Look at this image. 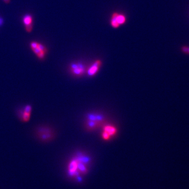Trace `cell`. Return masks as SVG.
Wrapping results in <instances>:
<instances>
[{"instance_id": "3957f363", "label": "cell", "mask_w": 189, "mask_h": 189, "mask_svg": "<svg viewBox=\"0 0 189 189\" xmlns=\"http://www.w3.org/2000/svg\"><path fill=\"white\" fill-rule=\"evenodd\" d=\"M32 108L30 105L25 106L24 108H22L21 110L18 112V117L20 118L22 122H26L30 120Z\"/></svg>"}, {"instance_id": "2e32d148", "label": "cell", "mask_w": 189, "mask_h": 189, "mask_svg": "<svg viewBox=\"0 0 189 189\" xmlns=\"http://www.w3.org/2000/svg\"><path fill=\"white\" fill-rule=\"evenodd\" d=\"M2 22H3V20H2V19L0 18V25H1V24H2Z\"/></svg>"}, {"instance_id": "5b68a950", "label": "cell", "mask_w": 189, "mask_h": 189, "mask_svg": "<svg viewBox=\"0 0 189 189\" xmlns=\"http://www.w3.org/2000/svg\"><path fill=\"white\" fill-rule=\"evenodd\" d=\"M78 171V160L77 158L72 159L68 165L69 174L71 176H76Z\"/></svg>"}, {"instance_id": "7c38bea8", "label": "cell", "mask_w": 189, "mask_h": 189, "mask_svg": "<svg viewBox=\"0 0 189 189\" xmlns=\"http://www.w3.org/2000/svg\"><path fill=\"white\" fill-rule=\"evenodd\" d=\"M37 47H38V48H39L42 52H43L46 53V48L45 47V46H44L43 45H42V44H39H39H38V46H37Z\"/></svg>"}, {"instance_id": "52a82bcc", "label": "cell", "mask_w": 189, "mask_h": 189, "mask_svg": "<svg viewBox=\"0 0 189 189\" xmlns=\"http://www.w3.org/2000/svg\"><path fill=\"white\" fill-rule=\"evenodd\" d=\"M102 122L94 120H91V119H88V120L86 123V127L87 128V129L88 130H94V129L97 128L98 126H99Z\"/></svg>"}, {"instance_id": "5bb4252c", "label": "cell", "mask_w": 189, "mask_h": 189, "mask_svg": "<svg viewBox=\"0 0 189 189\" xmlns=\"http://www.w3.org/2000/svg\"><path fill=\"white\" fill-rule=\"evenodd\" d=\"M38 44H39V43H37L36 42H32V43H31V47L32 49H33V48H36V47H37Z\"/></svg>"}, {"instance_id": "8fae6325", "label": "cell", "mask_w": 189, "mask_h": 189, "mask_svg": "<svg viewBox=\"0 0 189 189\" xmlns=\"http://www.w3.org/2000/svg\"><path fill=\"white\" fill-rule=\"evenodd\" d=\"M111 137L110 136L108 133H107L106 132L103 131L102 133V138H103V139H104L105 140H108L110 139V138Z\"/></svg>"}, {"instance_id": "7a4b0ae2", "label": "cell", "mask_w": 189, "mask_h": 189, "mask_svg": "<svg viewBox=\"0 0 189 189\" xmlns=\"http://www.w3.org/2000/svg\"><path fill=\"white\" fill-rule=\"evenodd\" d=\"M127 21L126 16L118 12H113L110 20V24L114 28H118L120 26L124 25Z\"/></svg>"}, {"instance_id": "30bf717a", "label": "cell", "mask_w": 189, "mask_h": 189, "mask_svg": "<svg viewBox=\"0 0 189 189\" xmlns=\"http://www.w3.org/2000/svg\"><path fill=\"white\" fill-rule=\"evenodd\" d=\"M181 51L185 54L189 55V46L183 45L181 46Z\"/></svg>"}, {"instance_id": "9c48e42d", "label": "cell", "mask_w": 189, "mask_h": 189, "mask_svg": "<svg viewBox=\"0 0 189 189\" xmlns=\"http://www.w3.org/2000/svg\"><path fill=\"white\" fill-rule=\"evenodd\" d=\"M24 23L25 25H27L32 24V17L30 15H26L23 19Z\"/></svg>"}, {"instance_id": "8992f818", "label": "cell", "mask_w": 189, "mask_h": 189, "mask_svg": "<svg viewBox=\"0 0 189 189\" xmlns=\"http://www.w3.org/2000/svg\"><path fill=\"white\" fill-rule=\"evenodd\" d=\"M102 61L100 60H97L94 62L93 64L91 65V66L88 69V74L90 76H93L95 75L97 72L98 71L100 67L102 65Z\"/></svg>"}, {"instance_id": "9a60e30c", "label": "cell", "mask_w": 189, "mask_h": 189, "mask_svg": "<svg viewBox=\"0 0 189 189\" xmlns=\"http://www.w3.org/2000/svg\"><path fill=\"white\" fill-rule=\"evenodd\" d=\"M3 1H4V2H5L6 3H8L9 1H10V0H3Z\"/></svg>"}, {"instance_id": "6da1fadb", "label": "cell", "mask_w": 189, "mask_h": 189, "mask_svg": "<svg viewBox=\"0 0 189 189\" xmlns=\"http://www.w3.org/2000/svg\"><path fill=\"white\" fill-rule=\"evenodd\" d=\"M36 135L39 140L43 142H48L54 138L53 129L48 126H40L36 130Z\"/></svg>"}, {"instance_id": "ba28073f", "label": "cell", "mask_w": 189, "mask_h": 189, "mask_svg": "<svg viewBox=\"0 0 189 189\" xmlns=\"http://www.w3.org/2000/svg\"><path fill=\"white\" fill-rule=\"evenodd\" d=\"M103 131L108 133L111 137L113 136L115 134H116L117 131L116 128L111 125H108L104 126Z\"/></svg>"}, {"instance_id": "4fadbf2b", "label": "cell", "mask_w": 189, "mask_h": 189, "mask_svg": "<svg viewBox=\"0 0 189 189\" xmlns=\"http://www.w3.org/2000/svg\"><path fill=\"white\" fill-rule=\"evenodd\" d=\"M25 28H26V30L28 32H30L32 30V28H33L32 24H31L27 25H25Z\"/></svg>"}, {"instance_id": "277c9868", "label": "cell", "mask_w": 189, "mask_h": 189, "mask_svg": "<svg viewBox=\"0 0 189 189\" xmlns=\"http://www.w3.org/2000/svg\"><path fill=\"white\" fill-rule=\"evenodd\" d=\"M70 71L72 74L79 76L85 72V68L83 65L80 63H74L70 66Z\"/></svg>"}]
</instances>
